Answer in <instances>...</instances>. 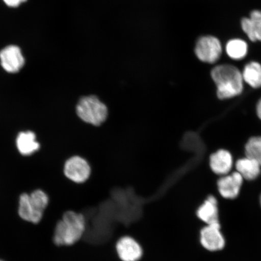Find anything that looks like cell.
<instances>
[{
  "label": "cell",
  "instance_id": "obj_1",
  "mask_svg": "<svg viewBox=\"0 0 261 261\" xmlns=\"http://www.w3.org/2000/svg\"><path fill=\"white\" fill-rule=\"evenodd\" d=\"M86 228V219L83 214L67 210L55 225L54 243L58 247L73 246L83 239Z\"/></svg>",
  "mask_w": 261,
  "mask_h": 261
},
{
  "label": "cell",
  "instance_id": "obj_2",
  "mask_svg": "<svg viewBox=\"0 0 261 261\" xmlns=\"http://www.w3.org/2000/svg\"><path fill=\"white\" fill-rule=\"evenodd\" d=\"M211 76L220 99H228L240 95L244 88L242 73L233 65H218L212 70Z\"/></svg>",
  "mask_w": 261,
  "mask_h": 261
},
{
  "label": "cell",
  "instance_id": "obj_3",
  "mask_svg": "<svg viewBox=\"0 0 261 261\" xmlns=\"http://www.w3.org/2000/svg\"><path fill=\"white\" fill-rule=\"evenodd\" d=\"M76 113L83 121L94 126L105 122L108 116L107 106L99 98L92 95L81 98L76 106Z\"/></svg>",
  "mask_w": 261,
  "mask_h": 261
},
{
  "label": "cell",
  "instance_id": "obj_4",
  "mask_svg": "<svg viewBox=\"0 0 261 261\" xmlns=\"http://www.w3.org/2000/svg\"><path fill=\"white\" fill-rule=\"evenodd\" d=\"M195 52L202 62L210 64L216 63L222 54L221 42L212 36L201 37L196 44Z\"/></svg>",
  "mask_w": 261,
  "mask_h": 261
},
{
  "label": "cell",
  "instance_id": "obj_5",
  "mask_svg": "<svg viewBox=\"0 0 261 261\" xmlns=\"http://www.w3.org/2000/svg\"><path fill=\"white\" fill-rule=\"evenodd\" d=\"M64 171L65 175L70 181L83 184L89 178L91 168L86 160L79 156H74L65 162Z\"/></svg>",
  "mask_w": 261,
  "mask_h": 261
},
{
  "label": "cell",
  "instance_id": "obj_6",
  "mask_svg": "<svg viewBox=\"0 0 261 261\" xmlns=\"http://www.w3.org/2000/svg\"><path fill=\"white\" fill-rule=\"evenodd\" d=\"M200 237L201 246L210 252L223 250L226 244L220 223L207 224L200 230Z\"/></svg>",
  "mask_w": 261,
  "mask_h": 261
},
{
  "label": "cell",
  "instance_id": "obj_7",
  "mask_svg": "<svg viewBox=\"0 0 261 261\" xmlns=\"http://www.w3.org/2000/svg\"><path fill=\"white\" fill-rule=\"evenodd\" d=\"M116 250L122 261H139L143 255L141 245L130 236L120 237L116 243Z\"/></svg>",
  "mask_w": 261,
  "mask_h": 261
},
{
  "label": "cell",
  "instance_id": "obj_8",
  "mask_svg": "<svg viewBox=\"0 0 261 261\" xmlns=\"http://www.w3.org/2000/svg\"><path fill=\"white\" fill-rule=\"evenodd\" d=\"M0 61L3 69L11 73L18 72L25 64L20 48L13 45L0 51Z\"/></svg>",
  "mask_w": 261,
  "mask_h": 261
},
{
  "label": "cell",
  "instance_id": "obj_9",
  "mask_svg": "<svg viewBox=\"0 0 261 261\" xmlns=\"http://www.w3.org/2000/svg\"><path fill=\"white\" fill-rule=\"evenodd\" d=\"M243 180L242 176L237 171L222 176L217 182L218 191L221 197L229 200L237 198Z\"/></svg>",
  "mask_w": 261,
  "mask_h": 261
},
{
  "label": "cell",
  "instance_id": "obj_10",
  "mask_svg": "<svg viewBox=\"0 0 261 261\" xmlns=\"http://www.w3.org/2000/svg\"><path fill=\"white\" fill-rule=\"evenodd\" d=\"M44 212L38 211L31 203L29 194L22 193L19 196L18 215L21 220L34 224H38L44 217Z\"/></svg>",
  "mask_w": 261,
  "mask_h": 261
},
{
  "label": "cell",
  "instance_id": "obj_11",
  "mask_svg": "<svg viewBox=\"0 0 261 261\" xmlns=\"http://www.w3.org/2000/svg\"><path fill=\"white\" fill-rule=\"evenodd\" d=\"M210 166L215 174L221 176L228 174L233 167L232 156L227 150H218L211 155Z\"/></svg>",
  "mask_w": 261,
  "mask_h": 261
},
{
  "label": "cell",
  "instance_id": "obj_12",
  "mask_svg": "<svg viewBox=\"0 0 261 261\" xmlns=\"http://www.w3.org/2000/svg\"><path fill=\"white\" fill-rule=\"evenodd\" d=\"M196 215L199 220L207 224L219 223L218 201L213 195L208 196L206 200L197 208Z\"/></svg>",
  "mask_w": 261,
  "mask_h": 261
},
{
  "label": "cell",
  "instance_id": "obj_13",
  "mask_svg": "<svg viewBox=\"0 0 261 261\" xmlns=\"http://www.w3.org/2000/svg\"><path fill=\"white\" fill-rule=\"evenodd\" d=\"M241 26L250 40L261 41V11H254L250 18H243Z\"/></svg>",
  "mask_w": 261,
  "mask_h": 261
},
{
  "label": "cell",
  "instance_id": "obj_14",
  "mask_svg": "<svg viewBox=\"0 0 261 261\" xmlns=\"http://www.w3.org/2000/svg\"><path fill=\"white\" fill-rule=\"evenodd\" d=\"M236 166L237 171L247 180H254L260 174L261 166L259 163L247 156L238 160Z\"/></svg>",
  "mask_w": 261,
  "mask_h": 261
},
{
  "label": "cell",
  "instance_id": "obj_15",
  "mask_svg": "<svg viewBox=\"0 0 261 261\" xmlns=\"http://www.w3.org/2000/svg\"><path fill=\"white\" fill-rule=\"evenodd\" d=\"M16 146L21 154L31 155L40 149V145L36 139L35 134L28 130L19 134L16 139Z\"/></svg>",
  "mask_w": 261,
  "mask_h": 261
},
{
  "label": "cell",
  "instance_id": "obj_16",
  "mask_svg": "<svg viewBox=\"0 0 261 261\" xmlns=\"http://www.w3.org/2000/svg\"><path fill=\"white\" fill-rule=\"evenodd\" d=\"M244 82L253 89L261 87V65L251 62L245 66L242 73Z\"/></svg>",
  "mask_w": 261,
  "mask_h": 261
},
{
  "label": "cell",
  "instance_id": "obj_17",
  "mask_svg": "<svg viewBox=\"0 0 261 261\" xmlns=\"http://www.w3.org/2000/svg\"><path fill=\"white\" fill-rule=\"evenodd\" d=\"M228 56L234 60H242L247 54L248 46L246 42L240 39L228 41L226 46Z\"/></svg>",
  "mask_w": 261,
  "mask_h": 261
},
{
  "label": "cell",
  "instance_id": "obj_18",
  "mask_svg": "<svg viewBox=\"0 0 261 261\" xmlns=\"http://www.w3.org/2000/svg\"><path fill=\"white\" fill-rule=\"evenodd\" d=\"M245 152L247 158L254 160L261 166V136L250 138L245 147Z\"/></svg>",
  "mask_w": 261,
  "mask_h": 261
},
{
  "label": "cell",
  "instance_id": "obj_19",
  "mask_svg": "<svg viewBox=\"0 0 261 261\" xmlns=\"http://www.w3.org/2000/svg\"><path fill=\"white\" fill-rule=\"evenodd\" d=\"M31 203L38 211L44 212L49 204L48 195L41 189H36L29 194Z\"/></svg>",
  "mask_w": 261,
  "mask_h": 261
},
{
  "label": "cell",
  "instance_id": "obj_20",
  "mask_svg": "<svg viewBox=\"0 0 261 261\" xmlns=\"http://www.w3.org/2000/svg\"><path fill=\"white\" fill-rule=\"evenodd\" d=\"M6 5L11 8L18 7L22 3H24L28 0H3Z\"/></svg>",
  "mask_w": 261,
  "mask_h": 261
},
{
  "label": "cell",
  "instance_id": "obj_21",
  "mask_svg": "<svg viewBox=\"0 0 261 261\" xmlns=\"http://www.w3.org/2000/svg\"><path fill=\"white\" fill-rule=\"evenodd\" d=\"M256 112L257 116H258L259 118L261 120V99L259 100L258 103L257 104Z\"/></svg>",
  "mask_w": 261,
  "mask_h": 261
},
{
  "label": "cell",
  "instance_id": "obj_22",
  "mask_svg": "<svg viewBox=\"0 0 261 261\" xmlns=\"http://www.w3.org/2000/svg\"><path fill=\"white\" fill-rule=\"evenodd\" d=\"M259 203H260V206H261V194L260 195V198H259Z\"/></svg>",
  "mask_w": 261,
  "mask_h": 261
},
{
  "label": "cell",
  "instance_id": "obj_23",
  "mask_svg": "<svg viewBox=\"0 0 261 261\" xmlns=\"http://www.w3.org/2000/svg\"><path fill=\"white\" fill-rule=\"evenodd\" d=\"M0 261H5V260H2V259H0Z\"/></svg>",
  "mask_w": 261,
  "mask_h": 261
}]
</instances>
